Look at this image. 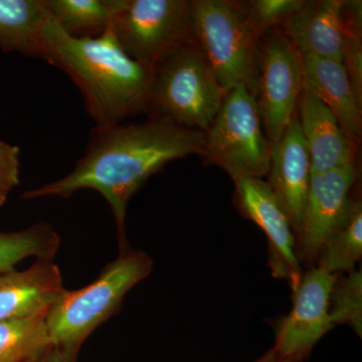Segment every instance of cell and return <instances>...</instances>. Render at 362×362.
<instances>
[{"label": "cell", "mask_w": 362, "mask_h": 362, "mask_svg": "<svg viewBox=\"0 0 362 362\" xmlns=\"http://www.w3.org/2000/svg\"><path fill=\"white\" fill-rule=\"evenodd\" d=\"M206 132L187 129L165 119L94 127L84 156L69 175L25 192L23 199L99 192L111 207L120 249L128 247L125 221L130 199L150 176L168 162L192 154L204 156Z\"/></svg>", "instance_id": "cell-1"}, {"label": "cell", "mask_w": 362, "mask_h": 362, "mask_svg": "<svg viewBox=\"0 0 362 362\" xmlns=\"http://www.w3.org/2000/svg\"><path fill=\"white\" fill-rule=\"evenodd\" d=\"M42 59L75 83L95 127L122 123L146 109L153 70L123 51L110 26L98 37H74L49 13Z\"/></svg>", "instance_id": "cell-2"}, {"label": "cell", "mask_w": 362, "mask_h": 362, "mask_svg": "<svg viewBox=\"0 0 362 362\" xmlns=\"http://www.w3.org/2000/svg\"><path fill=\"white\" fill-rule=\"evenodd\" d=\"M152 270L151 257L126 247L90 284L66 289L45 317L52 346L68 361H77L86 340L118 311L126 294Z\"/></svg>", "instance_id": "cell-3"}, {"label": "cell", "mask_w": 362, "mask_h": 362, "mask_svg": "<svg viewBox=\"0 0 362 362\" xmlns=\"http://www.w3.org/2000/svg\"><path fill=\"white\" fill-rule=\"evenodd\" d=\"M225 96L199 47L188 42L154 66L145 111L151 118L206 132Z\"/></svg>", "instance_id": "cell-4"}, {"label": "cell", "mask_w": 362, "mask_h": 362, "mask_svg": "<svg viewBox=\"0 0 362 362\" xmlns=\"http://www.w3.org/2000/svg\"><path fill=\"white\" fill-rule=\"evenodd\" d=\"M194 42L225 93L243 85L256 96L259 37L238 1L190 0Z\"/></svg>", "instance_id": "cell-5"}, {"label": "cell", "mask_w": 362, "mask_h": 362, "mask_svg": "<svg viewBox=\"0 0 362 362\" xmlns=\"http://www.w3.org/2000/svg\"><path fill=\"white\" fill-rule=\"evenodd\" d=\"M204 156L226 171L233 181L268 175L270 145L256 96L245 86L226 93L206 132Z\"/></svg>", "instance_id": "cell-6"}, {"label": "cell", "mask_w": 362, "mask_h": 362, "mask_svg": "<svg viewBox=\"0 0 362 362\" xmlns=\"http://www.w3.org/2000/svg\"><path fill=\"white\" fill-rule=\"evenodd\" d=\"M110 28L123 51L152 70L169 52L194 42L190 0H122Z\"/></svg>", "instance_id": "cell-7"}, {"label": "cell", "mask_w": 362, "mask_h": 362, "mask_svg": "<svg viewBox=\"0 0 362 362\" xmlns=\"http://www.w3.org/2000/svg\"><path fill=\"white\" fill-rule=\"evenodd\" d=\"M303 90L301 57L280 28L259 45L258 103L270 150L280 141L295 116Z\"/></svg>", "instance_id": "cell-8"}, {"label": "cell", "mask_w": 362, "mask_h": 362, "mask_svg": "<svg viewBox=\"0 0 362 362\" xmlns=\"http://www.w3.org/2000/svg\"><path fill=\"white\" fill-rule=\"evenodd\" d=\"M337 274L312 267L293 292L292 309L277 324L273 349L286 357L305 361L319 340L332 328L329 298Z\"/></svg>", "instance_id": "cell-9"}, {"label": "cell", "mask_w": 362, "mask_h": 362, "mask_svg": "<svg viewBox=\"0 0 362 362\" xmlns=\"http://www.w3.org/2000/svg\"><path fill=\"white\" fill-rule=\"evenodd\" d=\"M356 180V165L312 173L301 226L296 235L300 264L315 267L323 243L349 211Z\"/></svg>", "instance_id": "cell-10"}, {"label": "cell", "mask_w": 362, "mask_h": 362, "mask_svg": "<svg viewBox=\"0 0 362 362\" xmlns=\"http://www.w3.org/2000/svg\"><path fill=\"white\" fill-rule=\"evenodd\" d=\"M235 183L240 211L268 238L272 274L275 278L285 279L295 289L304 272L296 254L295 233L284 209L263 178H243Z\"/></svg>", "instance_id": "cell-11"}, {"label": "cell", "mask_w": 362, "mask_h": 362, "mask_svg": "<svg viewBox=\"0 0 362 362\" xmlns=\"http://www.w3.org/2000/svg\"><path fill=\"white\" fill-rule=\"evenodd\" d=\"M268 175L269 185L289 218L296 239L312 175L310 157L296 116L271 149Z\"/></svg>", "instance_id": "cell-12"}, {"label": "cell", "mask_w": 362, "mask_h": 362, "mask_svg": "<svg viewBox=\"0 0 362 362\" xmlns=\"http://www.w3.org/2000/svg\"><path fill=\"white\" fill-rule=\"evenodd\" d=\"M297 120L310 157L312 173L354 165L356 141L310 90H302Z\"/></svg>", "instance_id": "cell-13"}, {"label": "cell", "mask_w": 362, "mask_h": 362, "mask_svg": "<svg viewBox=\"0 0 362 362\" xmlns=\"http://www.w3.org/2000/svg\"><path fill=\"white\" fill-rule=\"evenodd\" d=\"M52 261L37 259L30 268L0 275V321L47 314L65 291Z\"/></svg>", "instance_id": "cell-14"}, {"label": "cell", "mask_w": 362, "mask_h": 362, "mask_svg": "<svg viewBox=\"0 0 362 362\" xmlns=\"http://www.w3.org/2000/svg\"><path fill=\"white\" fill-rule=\"evenodd\" d=\"M281 30L300 56L342 63L344 0L305 1Z\"/></svg>", "instance_id": "cell-15"}, {"label": "cell", "mask_w": 362, "mask_h": 362, "mask_svg": "<svg viewBox=\"0 0 362 362\" xmlns=\"http://www.w3.org/2000/svg\"><path fill=\"white\" fill-rule=\"evenodd\" d=\"M300 57L303 88L327 106L343 129L358 141L362 132V105L354 94L342 63L317 57Z\"/></svg>", "instance_id": "cell-16"}, {"label": "cell", "mask_w": 362, "mask_h": 362, "mask_svg": "<svg viewBox=\"0 0 362 362\" xmlns=\"http://www.w3.org/2000/svg\"><path fill=\"white\" fill-rule=\"evenodd\" d=\"M45 0H0V49L42 59Z\"/></svg>", "instance_id": "cell-17"}, {"label": "cell", "mask_w": 362, "mask_h": 362, "mask_svg": "<svg viewBox=\"0 0 362 362\" xmlns=\"http://www.w3.org/2000/svg\"><path fill=\"white\" fill-rule=\"evenodd\" d=\"M47 11L66 35L95 37L111 25L122 0H45Z\"/></svg>", "instance_id": "cell-18"}, {"label": "cell", "mask_w": 362, "mask_h": 362, "mask_svg": "<svg viewBox=\"0 0 362 362\" xmlns=\"http://www.w3.org/2000/svg\"><path fill=\"white\" fill-rule=\"evenodd\" d=\"M362 257V202L351 199L341 223L323 243L315 267L330 274L354 270Z\"/></svg>", "instance_id": "cell-19"}, {"label": "cell", "mask_w": 362, "mask_h": 362, "mask_svg": "<svg viewBox=\"0 0 362 362\" xmlns=\"http://www.w3.org/2000/svg\"><path fill=\"white\" fill-rule=\"evenodd\" d=\"M59 245V233L47 223L16 232H0V275L16 270L18 263L32 257L52 261Z\"/></svg>", "instance_id": "cell-20"}, {"label": "cell", "mask_w": 362, "mask_h": 362, "mask_svg": "<svg viewBox=\"0 0 362 362\" xmlns=\"http://www.w3.org/2000/svg\"><path fill=\"white\" fill-rule=\"evenodd\" d=\"M45 317L0 321V362H30L49 349Z\"/></svg>", "instance_id": "cell-21"}, {"label": "cell", "mask_w": 362, "mask_h": 362, "mask_svg": "<svg viewBox=\"0 0 362 362\" xmlns=\"http://www.w3.org/2000/svg\"><path fill=\"white\" fill-rule=\"evenodd\" d=\"M333 326L346 324L362 337V272L361 269L337 274L329 298Z\"/></svg>", "instance_id": "cell-22"}, {"label": "cell", "mask_w": 362, "mask_h": 362, "mask_svg": "<svg viewBox=\"0 0 362 362\" xmlns=\"http://www.w3.org/2000/svg\"><path fill=\"white\" fill-rule=\"evenodd\" d=\"M362 2L344 1V35H343L342 65L350 85L362 105Z\"/></svg>", "instance_id": "cell-23"}, {"label": "cell", "mask_w": 362, "mask_h": 362, "mask_svg": "<svg viewBox=\"0 0 362 362\" xmlns=\"http://www.w3.org/2000/svg\"><path fill=\"white\" fill-rule=\"evenodd\" d=\"M238 4L252 30L261 39L270 30L283 28L304 6L305 0H250Z\"/></svg>", "instance_id": "cell-24"}, {"label": "cell", "mask_w": 362, "mask_h": 362, "mask_svg": "<svg viewBox=\"0 0 362 362\" xmlns=\"http://www.w3.org/2000/svg\"><path fill=\"white\" fill-rule=\"evenodd\" d=\"M21 149L0 139V207L20 185Z\"/></svg>", "instance_id": "cell-25"}, {"label": "cell", "mask_w": 362, "mask_h": 362, "mask_svg": "<svg viewBox=\"0 0 362 362\" xmlns=\"http://www.w3.org/2000/svg\"><path fill=\"white\" fill-rule=\"evenodd\" d=\"M30 362H71L68 361L63 354H59L58 350L54 347H49L42 352L40 356H37V358L33 359Z\"/></svg>", "instance_id": "cell-26"}, {"label": "cell", "mask_w": 362, "mask_h": 362, "mask_svg": "<svg viewBox=\"0 0 362 362\" xmlns=\"http://www.w3.org/2000/svg\"><path fill=\"white\" fill-rule=\"evenodd\" d=\"M254 362H305L299 361V359L290 358V357H286L282 354H279L275 349L272 347L270 350L266 352L263 356L259 357V359Z\"/></svg>", "instance_id": "cell-27"}]
</instances>
